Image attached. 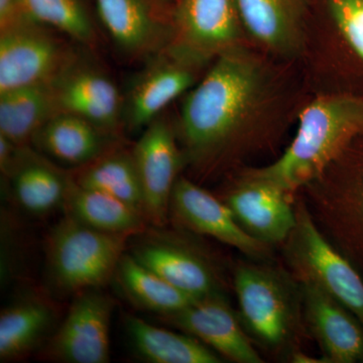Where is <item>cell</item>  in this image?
I'll list each match as a JSON object with an SVG mask.
<instances>
[{"label":"cell","instance_id":"1","mask_svg":"<svg viewBox=\"0 0 363 363\" xmlns=\"http://www.w3.org/2000/svg\"><path fill=\"white\" fill-rule=\"evenodd\" d=\"M266 83L242 45L217 57L182 104L176 131L186 161L206 168L220 160L259 111Z\"/></svg>","mask_w":363,"mask_h":363},{"label":"cell","instance_id":"2","mask_svg":"<svg viewBox=\"0 0 363 363\" xmlns=\"http://www.w3.org/2000/svg\"><path fill=\"white\" fill-rule=\"evenodd\" d=\"M359 135L362 99L346 95L317 98L301 112L297 135L281 157L250 174L292 194L319 178Z\"/></svg>","mask_w":363,"mask_h":363},{"label":"cell","instance_id":"3","mask_svg":"<svg viewBox=\"0 0 363 363\" xmlns=\"http://www.w3.org/2000/svg\"><path fill=\"white\" fill-rule=\"evenodd\" d=\"M130 238L97 230L66 214L45 243L52 285L62 292L77 294L106 285L116 276Z\"/></svg>","mask_w":363,"mask_h":363},{"label":"cell","instance_id":"4","mask_svg":"<svg viewBox=\"0 0 363 363\" xmlns=\"http://www.w3.org/2000/svg\"><path fill=\"white\" fill-rule=\"evenodd\" d=\"M289 259L303 281L328 294L363 325V279L348 260L322 235L301 207L289 238Z\"/></svg>","mask_w":363,"mask_h":363},{"label":"cell","instance_id":"5","mask_svg":"<svg viewBox=\"0 0 363 363\" xmlns=\"http://www.w3.org/2000/svg\"><path fill=\"white\" fill-rule=\"evenodd\" d=\"M169 47L205 66L240 47L245 26L238 0H176Z\"/></svg>","mask_w":363,"mask_h":363},{"label":"cell","instance_id":"6","mask_svg":"<svg viewBox=\"0 0 363 363\" xmlns=\"http://www.w3.org/2000/svg\"><path fill=\"white\" fill-rule=\"evenodd\" d=\"M75 54L52 28L33 21L0 32V93L51 84Z\"/></svg>","mask_w":363,"mask_h":363},{"label":"cell","instance_id":"7","mask_svg":"<svg viewBox=\"0 0 363 363\" xmlns=\"http://www.w3.org/2000/svg\"><path fill=\"white\" fill-rule=\"evenodd\" d=\"M199 64L182 56L171 48L145 59L123 95L124 130H143L171 102L196 84Z\"/></svg>","mask_w":363,"mask_h":363},{"label":"cell","instance_id":"8","mask_svg":"<svg viewBox=\"0 0 363 363\" xmlns=\"http://www.w3.org/2000/svg\"><path fill=\"white\" fill-rule=\"evenodd\" d=\"M174 126L159 116L143 130L131 149L142 189L147 223L162 227L168 221L171 198L186 161Z\"/></svg>","mask_w":363,"mask_h":363},{"label":"cell","instance_id":"9","mask_svg":"<svg viewBox=\"0 0 363 363\" xmlns=\"http://www.w3.org/2000/svg\"><path fill=\"white\" fill-rule=\"evenodd\" d=\"M59 112L82 117L106 133L124 130L123 95L101 67L76 52L51 83Z\"/></svg>","mask_w":363,"mask_h":363},{"label":"cell","instance_id":"10","mask_svg":"<svg viewBox=\"0 0 363 363\" xmlns=\"http://www.w3.org/2000/svg\"><path fill=\"white\" fill-rule=\"evenodd\" d=\"M114 300L99 289L77 294L65 319L44 350V358L64 363L111 360V324Z\"/></svg>","mask_w":363,"mask_h":363},{"label":"cell","instance_id":"11","mask_svg":"<svg viewBox=\"0 0 363 363\" xmlns=\"http://www.w3.org/2000/svg\"><path fill=\"white\" fill-rule=\"evenodd\" d=\"M234 286L250 330L269 345L283 343L294 322L292 298L285 284L271 271L242 266L236 269Z\"/></svg>","mask_w":363,"mask_h":363},{"label":"cell","instance_id":"12","mask_svg":"<svg viewBox=\"0 0 363 363\" xmlns=\"http://www.w3.org/2000/svg\"><path fill=\"white\" fill-rule=\"evenodd\" d=\"M169 215L181 225L236 248L253 257L266 255V243L247 233L226 203L180 177L174 187Z\"/></svg>","mask_w":363,"mask_h":363},{"label":"cell","instance_id":"13","mask_svg":"<svg viewBox=\"0 0 363 363\" xmlns=\"http://www.w3.org/2000/svg\"><path fill=\"white\" fill-rule=\"evenodd\" d=\"M161 0H95L97 13L117 49L133 59H147L168 47L172 18Z\"/></svg>","mask_w":363,"mask_h":363},{"label":"cell","instance_id":"14","mask_svg":"<svg viewBox=\"0 0 363 363\" xmlns=\"http://www.w3.org/2000/svg\"><path fill=\"white\" fill-rule=\"evenodd\" d=\"M161 318L231 362H264L222 295L196 298L180 311Z\"/></svg>","mask_w":363,"mask_h":363},{"label":"cell","instance_id":"15","mask_svg":"<svg viewBox=\"0 0 363 363\" xmlns=\"http://www.w3.org/2000/svg\"><path fill=\"white\" fill-rule=\"evenodd\" d=\"M291 195L274 183L250 173L231 191L226 204L248 233L269 245L289 240L297 224Z\"/></svg>","mask_w":363,"mask_h":363},{"label":"cell","instance_id":"16","mask_svg":"<svg viewBox=\"0 0 363 363\" xmlns=\"http://www.w3.org/2000/svg\"><path fill=\"white\" fill-rule=\"evenodd\" d=\"M305 315L313 335L330 363L363 357V325L344 306L311 283L303 281Z\"/></svg>","mask_w":363,"mask_h":363},{"label":"cell","instance_id":"17","mask_svg":"<svg viewBox=\"0 0 363 363\" xmlns=\"http://www.w3.org/2000/svg\"><path fill=\"white\" fill-rule=\"evenodd\" d=\"M32 145L52 161L76 169L119 145V136L106 133L82 117L59 112L35 133Z\"/></svg>","mask_w":363,"mask_h":363},{"label":"cell","instance_id":"18","mask_svg":"<svg viewBox=\"0 0 363 363\" xmlns=\"http://www.w3.org/2000/svg\"><path fill=\"white\" fill-rule=\"evenodd\" d=\"M16 202L28 213L45 216L63 207L72 179L30 145L18 149L6 175Z\"/></svg>","mask_w":363,"mask_h":363},{"label":"cell","instance_id":"19","mask_svg":"<svg viewBox=\"0 0 363 363\" xmlns=\"http://www.w3.org/2000/svg\"><path fill=\"white\" fill-rule=\"evenodd\" d=\"M131 255L192 297L221 295L218 279L207 260L180 243L164 238L145 240L133 248Z\"/></svg>","mask_w":363,"mask_h":363},{"label":"cell","instance_id":"20","mask_svg":"<svg viewBox=\"0 0 363 363\" xmlns=\"http://www.w3.org/2000/svg\"><path fill=\"white\" fill-rule=\"evenodd\" d=\"M245 30L269 51L295 56L304 47L308 0H238Z\"/></svg>","mask_w":363,"mask_h":363},{"label":"cell","instance_id":"21","mask_svg":"<svg viewBox=\"0 0 363 363\" xmlns=\"http://www.w3.org/2000/svg\"><path fill=\"white\" fill-rule=\"evenodd\" d=\"M125 330L133 350L149 362H222L218 353L194 336L160 328L133 315L125 317Z\"/></svg>","mask_w":363,"mask_h":363},{"label":"cell","instance_id":"22","mask_svg":"<svg viewBox=\"0 0 363 363\" xmlns=\"http://www.w3.org/2000/svg\"><path fill=\"white\" fill-rule=\"evenodd\" d=\"M63 208L69 216L104 233L136 236L149 224L135 208L104 192L81 187L73 178Z\"/></svg>","mask_w":363,"mask_h":363},{"label":"cell","instance_id":"23","mask_svg":"<svg viewBox=\"0 0 363 363\" xmlns=\"http://www.w3.org/2000/svg\"><path fill=\"white\" fill-rule=\"evenodd\" d=\"M59 113L51 84L0 93V135L18 145H30L35 133Z\"/></svg>","mask_w":363,"mask_h":363},{"label":"cell","instance_id":"24","mask_svg":"<svg viewBox=\"0 0 363 363\" xmlns=\"http://www.w3.org/2000/svg\"><path fill=\"white\" fill-rule=\"evenodd\" d=\"M71 175L81 187L111 195L145 216L142 189L131 149L117 145L86 166L72 169Z\"/></svg>","mask_w":363,"mask_h":363},{"label":"cell","instance_id":"25","mask_svg":"<svg viewBox=\"0 0 363 363\" xmlns=\"http://www.w3.org/2000/svg\"><path fill=\"white\" fill-rule=\"evenodd\" d=\"M114 278L133 304L160 317L180 311L196 300L143 266L131 253H124Z\"/></svg>","mask_w":363,"mask_h":363},{"label":"cell","instance_id":"26","mask_svg":"<svg viewBox=\"0 0 363 363\" xmlns=\"http://www.w3.org/2000/svg\"><path fill=\"white\" fill-rule=\"evenodd\" d=\"M54 320L49 304L38 298H21L0 315V359L13 362L32 352Z\"/></svg>","mask_w":363,"mask_h":363},{"label":"cell","instance_id":"27","mask_svg":"<svg viewBox=\"0 0 363 363\" xmlns=\"http://www.w3.org/2000/svg\"><path fill=\"white\" fill-rule=\"evenodd\" d=\"M23 4L35 23L64 33L84 47L96 43V30L83 0H23Z\"/></svg>","mask_w":363,"mask_h":363},{"label":"cell","instance_id":"28","mask_svg":"<svg viewBox=\"0 0 363 363\" xmlns=\"http://www.w3.org/2000/svg\"><path fill=\"white\" fill-rule=\"evenodd\" d=\"M339 32L363 59V0H326Z\"/></svg>","mask_w":363,"mask_h":363},{"label":"cell","instance_id":"29","mask_svg":"<svg viewBox=\"0 0 363 363\" xmlns=\"http://www.w3.org/2000/svg\"><path fill=\"white\" fill-rule=\"evenodd\" d=\"M30 21L23 0H0V32Z\"/></svg>","mask_w":363,"mask_h":363},{"label":"cell","instance_id":"30","mask_svg":"<svg viewBox=\"0 0 363 363\" xmlns=\"http://www.w3.org/2000/svg\"><path fill=\"white\" fill-rule=\"evenodd\" d=\"M293 362L297 363H325L327 362L326 360L323 359H316L314 357H309L307 355L304 354L302 352H297L294 354Z\"/></svg>","mask_w":363,"mask_h":363},{"label":"cell","instance_id":"31","mask_svg":"<svg viewBox=\"0 0 363 363\" xmlns=\"http://www.w3.org/2000/svg\"><path fill=\"white\" fill-rule=\"evenodd\" d=\"M362 204H360V206H362V215H363V193H362Z\"/></svg>","mask_w":363,"mask_h":363},{"label":"cell","instance_id":"32","mask_svg":"<svg viewBox=\"0 0 363 363\" xmlns=\"http://www.w3.org/2000/svg\"><path fill=\"white\" fill-rule=\"evenodd\" d=\"M161 1H162V2H166V1H168V0H161ZM174 1H175V2H176V0H174Z\"/></svg>","mask_w":363,"mask_h":363},{"label":"cell","instance_id":"33","mask_svg":"<svg viewBox=\"0 0 363 363\" xmlns=\"http://www.w3.org/2000/svg\"><path fill=\"white\" fill-rule=\"evenodd\" d=\"M362 362H363V357H362Z\"/></svg>","mask_w":363,"mask_h":363}]
</instances>
